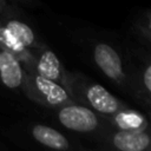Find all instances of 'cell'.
<instances>
[{
  "label": "cell",
  "mask_w": 151,
  "mask_h": 151,
  "mask_svg": "<svg viewBox=\"0 0 151 151\" xmlns=\"http://www.w3.org/2000/svg\"><path fill=\"white\" fill-rule=\"evenodd\" d=\"M65 88L73 101L85 105L101 116L111 114L127 106L103 85L80 72H67Z\"/></svg>",
  "instance_id": "1"
},
{
  "label": "cell",
  "mask_w": 151,
  "mask_h": 151,
  "mask_svg": "<svg viewBox=\"0 0 151 151\" xmlns=\"http://www.w3.org/2000/svg\"><path fill=\"white\" fill-rule=\"evenodd\" d=\"M92 57L99 71L120 90L130 94L132 64L120 50L107 41H98L92 47Z\"/></svg>",
  "instance_id": "2"
},
{
  "label": "cell",
  "mask_w": 151,
  "mask_h": 151,
  "mask_svg": "<svg viewBox=\"0 0 151 151\" xmlns=\"http://www.w3.org/2000/svg\"><path fill=\"white\" fill-rule=\"evenodd\" d=\"M21 91L32 101L52 110L73 101L63 85L35 72H26Z\"/></svg>",
  "instance_id": "3"
},
{
  "label": "cell",
  "mask_w": 151,
  "mask_h": 151,
  "mask_svg": "<svg viewBox=\"0 0 151 151\" xmlns=\"http://www.w3.org/2000/svg\"><path fill=\"white\" fill-rule=\"evenodd\" d=\"M54 116L65 129L93 137L106 126L101 114L76 101L54 109Z\"/></svg>",
  "instance_id": "4"
},
{
  "label": "cell",
  "mask_w": 151,
  "mask_h": 151,
  "mask_svg": "<svg viewBox=\"0 0 151 151\" xmlns=\"http://www.w3.org/2000/svg\"><path fill=\"white\" fill-rule=\"evenodd\" d=\"M100 149L112 151H149L151 137L149 131L132 132L109 127L107 125L94 136Z\"/></svg>",
  "instance_id": "5"
},
{
  "label": "cell",
  "mask_w": 151,
  "mask_h": 151,
  "mask_svg": "<svg viewBox=\"0 0 151 151\" xmlns=\"http://www.w3.org/2000/svg\"><path fill=\"white\" fill-rule=\"evenodd\" d=\"M0 20L13 34L18 37V39L32 53L42 42H45L38 37V34L34 32L33 27L27 22V20L19 14V11L15 8V5L7 4L0 12Z\"/></svg>",
  "instance_id": "6"
},
{
  "label": "cell",
  "mask_w": 151,
  "mask_h": 151,
  "mask_svg": "<svg viewBox=\"0 0 151 151\" xmlns=\"http://www.w3.org/2000/svg\"><path fill=\"white\" fill-rule=\"evenodd\" d=\"M47 79H51L65 87L67 70L64 67L58 55L47 46L46 42H42L33 52V71Z\"/></svg>",
  "instance_id": "7"
},
{
  "label": "cell",
  "mask_w": 151,
  "mask_h": 151,
  "mask_svg": "<svg viewBox=\"0 0 151 151\" xmlns=\"http://www.w3.org/2000/svg\"><path fill=\"white\" fill-rule=\"evenodd\" d=\"M143 50H140V63L138 65L132 64L130 94L139 105L149 111L151 103V60L149 51L142 57Z\"/></svg>",
  "instance_id": "8"
},
{
  "label": "cell",
  "mask_w": 151,
  "mask_h": 151,
  "mask_svg": "<svg viewBox=\"0 0 151 151\" xmlns=\"http://www.w3.org/2000/svg\"><path fill=\"white\" fill-rule=\"evenodd\" d=\"M105 124L109 127L123 131H149V120L147 117L138 110L131 109L129 105L117 110L116 112L103 116Z\"/></svg>",
  "instance_id": "9"
},
{
  "label": "cell",
  "mask_w": 151,
  "mask_h": 151,
  "mask_svg": "<svg viewBox=\"0 0 151 151\" xmlns=\"http://www.w3.org/2000/svg\"><path fill=\"white\" fill-rule=\"evenodd\" d=\"M29 134L37 144L46 149L63 150V151L81 149L80 146L74 144L67 136H65L57 129L45 124H40V123L33 124L29 127Z\"/></svg>",
  "instance_id": "10"
},
{
  "label": "cell",
  "mask_w": 151,
  "mask_h": 151,
  "mask_svg": "<svg viewBox=\"0 0 151 151\" xmlns=\"http://www.w3.org/2000/svg\"><path fill=\"white\" fill-rule=\"evenodd\" d=\"M25 67L21 61L0 47V83L11 90H21L25 79Z\"/></svg>",
  "instance_id": "11"
},
{
  "label": "cell",
  "mask_w": 151,
  "mask_h": 151,
  "mask_svg": "<svg viewBox=\"0 0 151 151\" xmlns=\"http://www.w3.org/2000/svg\"><path fill=\"white\" fill-rule=\"evenodd\" d=\"M0 47L15 55L25 67L26 72L33 71V53L13 34L0 20Z\"/></svg>",
  "instance_id": "12"
},
{
  "label": "cell",
  "mask_w": 151,
  "mask_h": 151,
  "mask_svg": "<svg viewBox=\"0 0 151 151\" xmlns=\"http://www.w3.org/2000/svg\"><path fill=\"white\" fill-rule=\"evenodd\" d=\"M131 31L138 44L149 51L151 46V11L149 8L134 19Z\"/></svg>",
  "instance_id": "13"
},
{
  "label": "cell",
  "mask_w": 151,
  "mask_h": 151,
  "mask_svg": "<svg viewBox=\"0 0 151 151\" xmlns=\"http://www.w3.org/2000/svg\"><path fill=\"white\" fill-rule=\"evenodd\" d=\"M4 1H6L7 4H13V5H15V4H18V2L29 4V1H31V0H4Z\"/></svg>",
  "instance_id": "14"
},
{
  "label": "cell",
  "mask_w": 151,
  "mask_h": 151,
  "mask_svg": "<svg viewBox=\"0 0 151 151\" xmlns=\"http://www.w3.org/2000/svg\"><path fill=\"white\" fill-rule=\"evenodd\" d=\"M6 5H7V2H6V1H4V0H0V12L2 11V8H4Z\"/></svg>",
  "instance_id": "15"
},
{
  "label": "cell",
  "mask_w": 151,
  "mask_h": 151,
  "mask_svg": "<svg viewBox=\"0 0 151 151\" xmlns=\"http://www.w3.org/2000/svg\"><path fill=\"white\" fill-rule=\"evenodd\" d=\"M0 146H1V145H0Z\"/></svg>",
  "instance_id": "16"
}]
</instances>
